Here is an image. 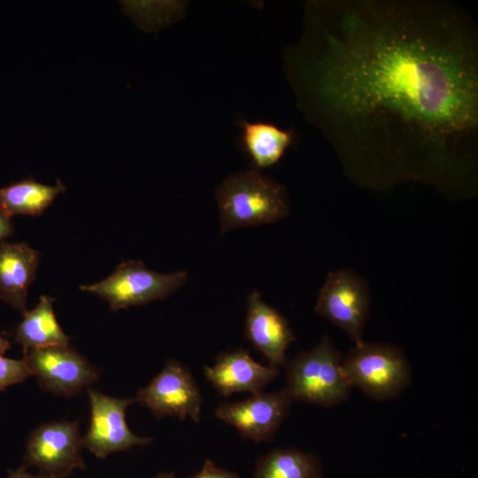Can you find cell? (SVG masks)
Here are the masks:
<instances>
[{"label": "cell", "mask_w": 478, "mask_h": 478, "mask_svg": "<svg viewBox=\"0 0 478 478\" xmlns=\"http://www.w3.org/2000/svg\"><path fill=\"white\" fill-rule=\"evenodd\" d=\"M307 119L353 170L462 181L478 152V29L447 0H321L287 53Z\"/></svg>", "instance_id": "1"}, {"label": "cell", "mask_w": 478, "mask_h": 478, "mask_svg": "<svg viewBox=\"0 0 478 478\" xmlns=\"http://www.w3.org/2000/svg\"><path fill=\"white\" fill-rule=\"evenodd\" d=\"M220 234L277 222L289 213L285 189L251 169L227 178L216 190Z\"/></svg>", "instance_id": "2"}, {"label": "cell", "mask_w": 478, "mask_h": 478, "mask_svg": "<svg viewBox=\"0 0 478 478\" xmlns=\"http://www.w3.org/2000/svg\"><path fill=\"white\" fill-rule=\"evenodd\" d=\"M342 355L329 336L286 361L287 389L293 400L331 407L345 401L351 387L342 371Z\"/></svg>", "instance_id": "3"}, {"label": "cell", "mask_w": 478, "mask_h": 478, "mask_svg": "<svg viewBox=\"0 0 478 478\" xmlns=\"http://www.w3.org/2000/svg\"><path fill=\"white\" fill-rule=\"evenodd\" d=\"M343 374L352 388L383 401L398 396L411 382L412 372L403 351L391 344L362 342L342 360Z\"/></svg>", "instance_id": "4"}, {"label": "cell", "mask_w": 478, "mask_h": 478, "mask_svg": "<svg viewBox=\"0 0 478 478\" xmlns=\"http://www.w3.org/2000/svg\"><path fill=\"white\" fill-rule=\"evenodd\" d=\"M188 278L185 270L162 274L149 269L142 261L127 260L107 278L81 286V289L98 296L112 311H118L165 299L181 288Z\"/></svg>", "instance_id": "5"}, {"label": "cell", "mask_w": 478, "mask_h": 478, "mask_svg": "<svg viewBox=\"0 0 478 478\" xmlns=\"http://www.w3.org/2000/svg\"><path fill=\"white\" fill-rule=\"evenodd\" d=\"M370 305L366 282L349 269L330 272L321 287L314 311L341 328L358 344Z\"/></svg>", "instance_id": "6"}, {"label": "cell", "mask_w": 478, "mask_h": 478, "mask_svg": "<svg viewBox=\"0 0 478 478\" xmlns=\"http://www.w3.org/2000/svg\"><path fill=\"white\" fill-rule=\"evenodd\" d=\"M82 448L78 422H47L30 433L24 459L27 466L37 468L41 474L64 478L75 468H85Z\"/></svg>", "instance_id": "7"}, {"label": "cell", "mask_w": 478, "mask_h": 478, "mask_svg": "<svg viewBox=\"0 0 478 478\" xmlns=\"http://www.w3.org/2000/svg\"><path fill=\"white\" fill-rule=\"evenodd\" d=\"M135 400L159 419L173 416L200 421V389L190 371L175 359L167 360L162 371L138 390Z\"/></svg>", "instance_id": "8"}, {"label": "cell", "mask_w": 478, "mask_h": 478, "mask_svg": "<svg viewBox=\"0 0 478 478\" xmlns=\"http://www.w3.org/2000/svg\"><path fill=\"white\" fill-rule=\"evenodd\" d=\"M24 359L40 386L58 396H75L99 378L97 369L69 344L30 349Z\"/></svg>", "instance_id": "9"}, {"label": "cell", "mask_w": 478, "mask_h": 478, "mask_svg": "<svg viewBox=\"0 0 478 478\" xmlns=\"http://www.w3.org/2000/svg\"><path fill=\"white\" fill-rule=\"evenodd\" d=\"M90 420L86 435L82 437L83 447L99 459L108 454L126 451L136 445H146L151 437L139 436L127 426L126 411L135 400L106 396L89 389Z\"/></svg>", "instance_id": "10"}, {"label": "cell", "mask_w": 478, "mask_h": 478, "mask_svg": "<svg viewBox=\"0 0 478 478\" xmlns=\"http://www.w3.org/2000/svg\"><path fill=\"white\" fill-rule=\"evenodd\" d=\"M293 398L287 388L256 393L238 402H226L215 415L234 427L242 437L256 443L270 441L288 416Z\"/></svg>", "instance_id": "11"}, {"label": "cell", "mask_w": 478, "mask_h": 478, "mask_svg": "<svg viewBox=\"0 0 478 478\" xmlns=\"http://www.w3.org/2000/svg\"><path fill=\"white\" fill-rule=\"evenodd\" d=\"M245 337L268 360L269 366H284L286 351L296 340L289 321L253 290L247 299Z\"/></svg>", "instance_id": "12"}, {"label": "cell", "mask_w": 478, "mask_h": 478, "mask_svg": "<svg viewBox=\"0 0 478 478\" xmlns=\"http://www.w3.org/2000/svg\"><path fill=\"white\" fill-rule=\"evenodd\" d=\"M205 379L222 396L238 392L256 394L273 382L279 369L255 361L243 349L222 352L212 366L204 367Z\"/></svg>", "instance_id": "13"}, {"label": "cell", "mask_w": 478, "mask_h": 478, "mask_svg": "<svg viewBox=\"0 0 478 478\" xmlns=\"http://www.w3.org/2000/svg\"><path fill=\"white\" fill-rule=\"evenodd\" d=\"M40 262V253L27 243H0V299L27 312L29 286Z\"/></svg>", "instance_id": "14"}, {"label": "cell", "mask_w": 478, "mask_h": 478, "mask_svg": "<svg viewBox=\"0 0 478 478\" xmlns=\"http://www.w3.org/2000/svg\"><path fill=\"white\" fill-rule=\"evenodd\" d=\"M54 300L51 297L42 296L34 309L23 313L14 341L23 347L24 351L69 344L70 337L57 320L53 309Z\"/></svg>", "instance_id": "15"}, {"label": "cell", "mask_w": 478, "mask_h": 478, "mask_svg": "<svg viewBox=\"0 0 478 478\" xmlns=\"http://www.w3.org/2000/svg\"><path fill=\"white\" fill-rule=\"evenodd\" d=\"M65 190L60 181L50 186L32 178L25 179L0 189V209L11 217L15 214L40 215Z\"/></svg>", "instance_id": "16"}, {"label": "cell", "mask_w": 478, "mask_h": 478, "mask_svg": "<svg viewBox=\"0 0 478 478\" xmlns=\"http://www.w3.org/2000/svg\"><path fill=\"white\" fill-rule=\"evenodd\" d=\"M243 145L256 168L275 165L292 142V133L266 122L242 123Z\"/></svg>", "instance_id": "17"}, {"label": "cell", "mask_w": 478, "mask_h": 478, "mask_svg": "<svg viewBox=\"0 0 478 478\" xmlns=\"http://www.w3.org/2000/svg\"><path fill=\"white\" fill-rule=\"evenodd\" d=\"M322 466L312 454L293 448L275 449L257 462L252 478H321Z\"/></svg>", "instance_id": "18"}, {"label": "cell", "mask_w": 478, "mask_h": 478, "mask_svg": "<svg viewBox=\"0 0 478 478\" xmlns=\"http://www.w3.org/2000/svg\"><path fill=\"white\" fill-rule=\"evenodd\" d=\"M31 374L24 358L12 359L0 355V390L12 384L23 382Z\"/></svg>", "instance_id": "19"}, {"label": "cell", "mask_w": 478, "mask_h": 478, "mask_svg": "<svg viewBox=\"0 0 478 478\" xmlns=\"http://www.w3.org/2000/svg\"><path fill=\"white\" fill-rule=\"evenodd\" d=\"M189 478H241L237 474L217 466L212 460L206 459L203 467Z\"/></svg>", "instance_id": "20"}, {"label": "cell", "mask_w": 478, "mask_h": 478, "mask_svg": "<svg viewBox=\"0 0 478 478\" xmlns=\"http://www.w3.org/2000/svg\"><path fill=\"white\" fill-rule=\"evenodd\" d=\"M12 233L11 216L0 209V243L3 239Z\"/></svg>", "instance_id": "21"}, {"label": "cell", "mask_w": 478, "mask_h": 478, "mask_svg": "<svg viewBox=\"0 0 478 478\" xmlns=\"http://www.w3.org/2000/svg\"><path fill=\"white\" fill-rule=\"evenodd\" d=\"M8 478H52L47 475L39 474L38 475H34L27 470V466H21L14 470H9Z\"/></svg>", "instance_id": "22"}, {"label": "cell", "mask_w": 478, "mask_h": 478, "mask_svg": "<svg viewBox=\"0 0 478 478\" xmlns=\"http://www.w3.org/2000/svg\"><path fill=\"white\" fill-rule=\"evenodd\" d=\"M10 348V343L0 335V355H4Z\"/></svg>", "instance_id": "23"}, {"label": "cell", "mask_w": 478, "mask_h": 478, "mask_svg": "<svg viewBox=\"0 0 478 478\" xmlns=\"http://www.w3.org/2000/svg\"><path fill=\"white\" fill-rule=\"evenodd\" d=\"M156 478H175L173 473H160Z\"/></svg>", "instance_id": "24"}]
</instances>
